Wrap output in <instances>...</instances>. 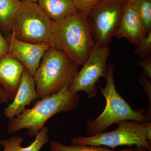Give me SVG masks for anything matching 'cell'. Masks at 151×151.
I'll list each match as a JSON object with an SVG mask.
<instances>
[{
  "mask_svg": "<svg viewBox=\"0 0 151 151\" xmlns=\"http://www.w3.org/2000/svg\"><path fill=\"white\" fill-rule=\"evenodd\" d=\"M78 93H73L66 86L60 92L41 98L31 108L25 109L16 117L9 119L8 133H16L27 129V134L36 136L45 123L57 113H68L77 108L79 103Z\"/></svg>",
  "mask_w": 151,
  "mask_h": 151,
  "instance_id": "1",
  "label": "cell"
},
{
  "mask_svg": "<svg viewBox=\"0 0 151 151\" xmlns=\"http://www.w3.org/2000/svg\"><path fill=\"white\" fill-rule=\"evenodd\" d=\"M107 66V82L105 87L101 88L106 102L105 109L96 119L87 121L86 131L89 136L105 132L111 125L122 121L129 120L147 124L151 120V107L147 114L145 109L134 110L116 89L114 79L116 67L111 63Z\"/></svg>",
  "mask_w": 151,
  "mask_h": 151,
  "instance_id": "2",
  "label": "cell"
},
{
  "mask_svg": "<svg viewBox=\"0 0 151 151\" xmlns=\"http://www.w3.org/2000/svg\"><path fill=\"white\" fill-rule=\"evenodd\" d=\"M87 17L77 12L52 23L53 46L80 65L85 63L95 45Z\"/></svg>",
  "mask_w": 151,
  "mask_h": 151,
  "instance_id": "3",
  "label": "cell"
},
{
  "mask_svg": "<svg viewBox=\"0 0 151 151\" xmlns=\"http://www.w3.org/2000/svg\"><path fill=\"white\" fill-rule=\"evenodd\" d=\"M80 65L66 53L54 46L42 56L35 75L37 98L57 94L68 86Z\"/></svg>",
  "mask_w": 151,
  "mask_h": 151,
  "instance_id": "4",
  "label": "cell"
},
{
  "mask_svg": "<svg viewBox=\"0 0 151 151\" xmlns=\"http://www.w3.org/2000/svg\"><path fill=\"white\" fill-rule=\"evenodd\" d=\"M21 1V4L14 18L12 34L25 42L50 44L53 46L52 20L37 3Z\"/></svg>",
  "mask_w": 151,
  "mask_h": 151,
  "instance_id": "5",
  "label": "cell"
},
{
  "mask_svg": "<svg viewBox=\"0 0 151 151\" xmlns=\"http://www.w3.org/2000/svg\"><path fill=\"white\" fill-rule=\"evenodd\" d=\"M114 131L104 132L89 137H78L71 140L72 145L103 146L112 149L118 146H141L151 151V142L146 139V124L126 120L118 122Z\"/></svg>",
  "mask_w": 151,
  "mask_h": 151,
  "instance_id": "6",
  "label": "cell"
},
{
  "mask_svg": "<svg viewBox=\"0 0 151 151\" xmlns=\"http://www.w3.org/2000/svg\"><path fill=\"white\" fill-rule=\"evenodd\" d=\"M126 2L116 0H101L89 12L87 21L95 45L110 47L119 27Z\"/></svg>",
  "mask_w": 151,
  "mask_h": 151,
  "instance_id": "7",
  "label": "cell"
},
{
  "mask_svg": "<svg viewBox=\"0 0 151 151\" xmlns=\"http://www.w3.org/2000/svg\"><path fill=\"white\" fill-rule=\"evenodd\" d=\"M110 47L95 45L80 71H78L68 86L73 93L84 91L89 98L97 95V84L100 78H106L108 74L107 60Z\"/></svg>",
  "mask_w": 151,
  "mask_h": 151,
  "instance_id": "8",
  "label": "cell"
},
{
  "mask_svg": "<svg viewBox=\"0 0 151 151\" xmlns=\"http://www.w3.org/2000/svg\"><path fill=\"white\" fill-rule=\"evenodd\" d=\"M9 55L17 60L24 66L28 72L34 77L42 56L52 45L33 44L19 40L12 34L9 35Z\"/></svg>",
  "mask_w": 151,
  "mask_h": 151,
  "instance_id": "9",
  "label": "cell"
},
{
  "mask_svg": "<svg viewBox=\"0 0 151 151\" xmlns=\"http://www.w3.org/2000/svg\"><path fill=\"white\" fill-rule=\"evenodd\" d=\"M147 34L133 1L127 2L114 37L127 39L136 46Z\"/></svg>",
  "mask_w": 151,
  "mask_h": 151,
  "instance_id": "10",
  "label": "cell"
},
{
  "mask_svg": "<svg viewBox=\"0 0 151 151\" xmlns=\"http://www.w3.org/2000/svg\"><path fill=\"white\" fill-rule=\"evenodd\" d=\"M37 98L34 78L24 68L16 94L12 102L5 109L4 116L9 119L19 116L26 107Z\"/></svg>",
  "mask_w": 151,
  "mask_h": 151,
  "instance_id": "11",
  "label": "cell"
},
{
  "mask_svg": "<svg viewBox=\"0 0 151 151\" xmlns=\"http://www.w3.org/2000/svg\"><path fill=\"white\" fill-rule=\"evenodd\" d=\"M24 68L21 63L9 55L0 60V85L10 100L16 94Z\"/></svg>",
  "mask_w": 151,
  "mask_h": 151,
  "instance_id": "12",
  "label": "cell"
},
{
  "mask_svg": "<svg viewBox=\"0 0 151 151\" xmlns=\"http://www.w3.org/2000/svg\"><path fill=\"white\" fill-rule=\"evenodd\" d=\"M40 8L51 20L61 21L77 12L72 0H38Z\"/></svg>",
  "mask_w": 151,
  "mask_h": 151,
  "instance_id": "13",
  "label": "cell"
},
{
  "mask_svg": "<svg viewBox=\"0 0 151 151\" xmlns=\"http://www.w3.org/2000/svg\"><path fill=\"white\" fill-rule=\"evenodd\" d=\"M49 132L48 128L44 127L36 135L35 140L28 147H22L23 138L18 137L1 140L0 145L4 147L3 151H40L49 141Z\"/></svg>",
  "mask_w": 151,
  "mask_h": 151,
  "instance_id": "14",
  "label": "cell"
},
{
  "mask_svg": "<svg viewBox=\"0 0 151 151\" xmlns=\"http://www.w3.org/2000/svg\"><path fill=\"white\" fill-rule=\"evenodd\" d=\"M21 4V0H0V29L11 34L14 17Z\"/></svg>",
  "mask_w": 151,
  "mask_h": 151,
  "instance_id": "15",
  "label": "cell"
},
{
  "mask_svg": "<svg viewBox=\"0 0 151 151\" xmlns=\"http://www.w3.org/2000/svg\"><path fill=\"white\" fill-rule=\"evenodd\" d=\"M50 151H133L132 149H125L122 150L115 151L111 150L106 147L92 146L72 145H65L56 141L52 140L50 142Z\"/></svg>",
  "mask_w": 151,
  "mask_h": 151,
  "instance_id": "16",
  "label": "cell"
},
{
  "mask_svg": "<svg viewBox=\"0 0 151 151\" xmlns=\"http://www.w3.org/2000/svg\"><path fill=\"white\" fill-rule=\"evenodd\" d=\"M147 33L151 31V0H132Z\"/></svg>",
  "mask_w": 151,
  "mask_h": 151,
  "instance_id": "17",
  "label": "cell"
},
{
  "mask_svg": "<svg viewBox=\"0 0 151 151\" xmlns=\"http://www.w3.org/2000/svg\"><path fill=\"white\" fill-rule=\"evenodd\" d=\"M134 53L141 59L150 56L151 55V31L136 45Z\"/></svg>",
  "mask_w": 151,
  "mask_h": 151,
  "instance_id": "18",
  "label": "cell"
},
{
  "mask_svg": "<svg viewBox=\"0 0 151 151\" xmlns=\"http://www.w3.org/2000/svg\"><path fill=\"white\" fill-rule=\"evenodd\" d=\"M101 0H72L75 9L78 12L88 15L94 6Z\"/></svg>",
  "mask_w": 151,
  "mask_h": 151,
  "instance_id": "19",
  "label": "cell"
},
{
  "mask_svg": "<svg viewBox=\"0 0 151 151\" xmlns=\"http://www.w3.org/2000/svg\"><path fill=\"white\" fill-rule=\"evenodd\" d=\"M139 82L143 87L148 97L149 101L151 105V83L148 78L144 74H141L138 77Z\"/></svg>",
  "mask_w": 151,
  "mask_h": 151,
  "instance_id": "20",
  "label": "cell"
},
{
  "mask_svg": "<svg viewBox=\"0 0 151 151\" xmlns=\"http://www.w3.org/2000/svg\"><path fill=\"white\" fill-rule=\"evenodd\" d=\"M138 65L142 67L144 70L143 74L146 76L151 78V56L139 60Z\"/></svg>",
  "mask_w": 151,
  "mask_h": 151,
  "instance_id": "21",
  "label": "cell"
},
{
  "mask_svg": "<svg viewBox=\"0 0 151 151\" xmlns=\"http://www.w3.org/2000/svg\"><path fill=\"white\" fill-rule=\"evenodd\" d=\"M0 29V60L9 54V44Z\"/></svg>",
  "mask_w": 151,
  "mask_h": 151,
  "instance_id": "22",
  "label": "cell"
},
{
  "mask_svg": "<svg viewBox=\"0 0 151 151\" xmlns=\"http://www.w3.org/2000/svg\"><path fill=\"white\" fill-rule=\"evenodd\" d=\"M10 101L8 96L3 87L0 85V105L8 104Z\"/></svg>",
  "mask_w": 151,
  "mask_h": 151,
  "instance_id": "23",
  "label": "cell"
},
{
  "mask_svg": "<svg viewBox=\"0 0 151 151\" xmlns=\"http://www.w3.org/2000/svg\"><path fill=\"white\" fill-rule=\"evenodd\" d=\"M145 134L146 139L149 142H151V123L149 122L146 124L145 128Z\"/></svg>",
  "mask_w": 151,
  "mask_h": 151,
  "instance_id": "24",
  "label": "cell"
},
{
  "mask_svg": "<svg viewBox=\"0 0 151 151\" xmlns=\"http://www.w3.org/2000/svg\"><path fill=\"white\" fill-rule=\"evenodd\" d=\"M133 151H149L146 148L141 146H136Z\"/></svg>",
  "mask_w": 151,
  "mask_h": 151,
  "instance_id": "25",
  "label": "cell"
},
{
  "mask_svg": "<svg viewBox=\"0 0 151 151\" xmlns=\"http://www.w3.org/2000/svg\"><path fill=\"white\" fill-rule=\"evenodd\" d=\"M116 1H121L127 2L129 1H131V0H116Z\"/></svg>",
  "mask_w": 151,
  "mask_h": 151,
  "instance_id": "26",
  "label": "cell"
},
{
  "mask_svg": "<svg viewBox=\"0 0 151 151\" xmlns=\"http://www.w3.org/2000/svg\"><path fill=\"white\" fill-rule=\"evenodd\" d=\"M28 1H31L34 2H37L38 0H28Z\"/></svg>",
  "mask_w": 151,
  "mask_h": 151,
  "instance_id": "27",
  "label": "cell"
}]
</instances>
